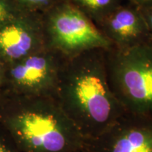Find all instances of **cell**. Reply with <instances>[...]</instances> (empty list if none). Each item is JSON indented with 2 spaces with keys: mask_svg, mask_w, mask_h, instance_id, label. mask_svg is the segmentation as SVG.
Masks as SVG:
<instances>
[{
  "mask_svg": "<svg viewBox=\"0 0 152 152\" xmlns=\"http://www.w3.org/2000/svg\"><path fill=\"white\" fill-rule=\"evenodd\" d=\"M88 152H152V119L125 113L94 138L85 140Z\"/></svg>",
  "mask_w": 152,
  "mask_h": 152,
  "instance_id": "obj_7",
  "label": "cell"
},
{
  "mask_svg": "<svg viewBox=\"0 0 152 152\" xmlns=\"http://www.w3.org/2000/svg\"><path fill=\"white\" fill-rule=\"evenodd\" d=\"M6 66L2 63L0 62V92L3 89L4 82Z\"/></svg>",
  "mask_w": 152,
  "mask_h": 152,
  "instance_id": "obj_15",
  "label": "cell"
},
{
  "mask_svg": "<svg viewBox=\"0 0 152 152\" xmlns=\"http://www.w3.org/2000/svg\"><path fill=\"white\" fill-rule=\"evenodd\" d=\"M45 48L42 13L23 8L0 26V62L5 66Z\"/></svg>",
  "mask_w": 152,
  "mask_h": 152,
  "instance_id": "obj_6",
  "label": "cell"
},
{
  "mask_svg": "<svg viewBox=\"0 0 152 152\" xmlns=\"http://www.w3.org/2000/svg\"><path fill=\"white\" fill-rule=\"evenodd\" d=\"M0 152H22L7 132L0 127Z\"/></svg>",
  "mask_w": 152,
  "mask_h": 152,
  "instance_id": "obj_12",
  "label": "cell"
},
{
  "mask_svg": "<svg viewBox=\"0 0 152 152\" xmlns=\"http://www.w3.org/2000/svg\"><path fill=\"white\" fill-rule=\"evenodd\" d=\"M75 7L95 24L121 4V0H69Z\"/></svg>",
  "mask_w": 152,
  "mask_h": 152,
  "instance_id": "obj_9",
  "label": "cell"
},
{
  "mask_svg": "<svg viewBox=\"0 0 152 152\" xmlns=\"http://www.w3.org/2000/svg\"><path fill=\"white\" fill-rule=\"evenodd\" d=\"M111 90L125 113L152 119V44L106 51Z\"/></svg>",
  "mask_w": 152,
  "mask_h": 152,
  "instance_id": "obj_3",
  "label": "cell"
},
{
  "mask_svg": "<svg viewBox=\"0 0 152 152\" xmlns=\"http://www.w3.org/2000/svg\"><path fill=\"white\" fill-rule=\"evenodd\" d=\"M0 127L22 152H75L85 138L56 99L1 90Z\"/></svg>",
  "mask_w": 152,
  "mask_h": 152,
  "instance_id": "obj_2",
  "label": "cell"
},
{
  "mask_svg": "<svg viewBox=\"0 0 152 152\" xmlns=\"http://www.w3.org/2000/svg\"><path fill=\"white\" fill-rule=\"evenodd\" d=\"M42 16L46 47L66 59L92 49L113 48L96 25L69 0H58Z\"/></svg>",
  "mask_w": 152,
  "mask_h": 152,
  "instance_id": "obj_4",
  "label": "cell"
},
{
  "mask_svg": "<svg viewBox=\"0 0 152 152\" xmlns=\"http://www.w3.org/2000/svg\"><path fill=\"white\" fill-rule=\"evenodd\" d=\"M140 9V8H139ZM143 15L146 24H147L148 31H149L150 42L152 44V7L148 8L140 9Z\"/></svg>",
  "mask_w": 152,
  "mask_h": 152,
  "instance_id": "obj_13",
  "label": "cell"
},
{
  "mask_svg": "<svg viewBox=\"0 0 152 152\" xmlns=\"http://www.w3.org/2000/svg\"><path fill=\"white\" fill-rule=\"evenodd\" d=\"M75 152H88V151H87V150L85 149V147H83V149H80V150H78V151H75Z\"/></svg>",
  "mask_w": 152,
  "mask_h": 152,
  "instance_id": "obj_16",
  "label": "cell"
},
{
  "mask_svg": "<svg viewBox=\"0 0 152 152\" xmlns=\"http://www.w3.org/2000/svg\"><path fill=\"white\" fill-rule=\"evenodd\" d=\"M96 26L115 49H126L151 43L142 11L132 4L118 6Z\"/></svg>",
  "mask_w": 152,
  "mask_h": 152,
  "instance_id": "obj_8",
  "label": "cell"
},
{
  "mask_svg": "<svg viewBox=\"0 0 152 152\" xmlns=\"http://www.w3.org/2000/svg\"><path fill=\"white\" fill-rule=\"evenodd\" d=\"M23 8L28 10L43 13L58 0H15Z\"/></svg>",
  "mask_w": 152,
  "mask_h": 152,
  "instance_id": "obj_11",
  "label": "cell"
},
{
  "mask_svg": "<svg viewBox=\"0 0 152 152\" xmlns=\"http://www.w3.org/2000/svg\"><path fill=\"white\" fill-rule=\"evenodd\" d=\"M21 9L15 0H0V26L11 20Z\"/></svg>",
  "mask_w": 152,
  "mask_h": 152,
  "instance_id": "obj_10",
  "label": "cell"
},
{
  "mask_svg": "<svg viewBox=\"0 0 152 152\" xmlns=\"http://www.w3.org/2000/svg\"><path fill=\"white\" fill-rule=\"evenodd\" d=\"M129 2L140 9L152 7V0H130Z\"/></svg>",
  "mask_w": 152,
  "mask_h": 152,
  "instance_id": "obj_14",
  "label": "cell"
},
{
  "mask_svg": "<svg viewBox=\"0 0 152 152\" xmlns=\"http://www.w3.org/2000/svg\"><path fill=\"white\" fill-rule=\"evenodd\" d=\"M66 58L45 48L6 66L2 90L28 96L56 99Z\"/></svg>",
  "mask_w": 152,
  "mask_h": 152,
  "instance_id": "obj_5",
  "label": "cell"
},
{
  "mask_svg": "<svg viewBox=\"0 0 152 152\" xmlns=\"http://www.w3.org/2000/svg\"><path fill=\"white\" fill-rule=\"evenodd\" d=\"M128 1H130V0H128Z\"/></svg>",
  "mask_w": 152,
  "mask_h": 152,
  "instance_id": "obj_17",
  "label": "cell"
},
{
  "mask_svg": "<svg viewBox=\"0 0 152 152\" xmlns=\"http://www.w3.org/2000/svg\"><path fill=\"white\" fill-rule=\"evenodd\" d=\"M106 50L95 49L66 59L56 101L85 140L110 128L125 111L110 88Z\"/></svg>",
  "mask_w": 152,
  "mask_h": 152,
  "instance_id": "obj_1",
  "label": "cell"
}]
</instances>
